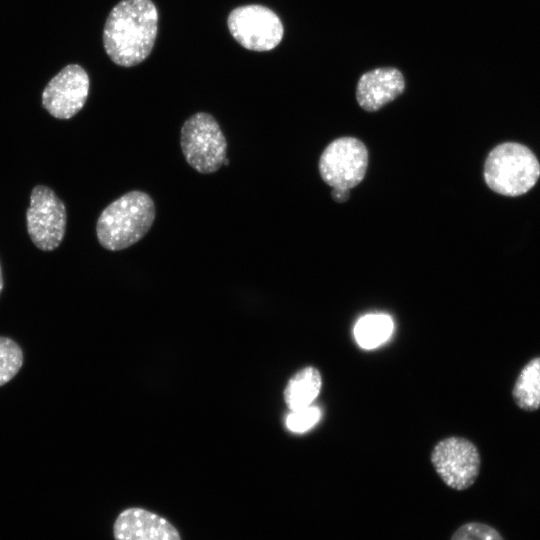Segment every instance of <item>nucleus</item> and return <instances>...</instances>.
<instances>
[{
    "label": "nucleus",
    "mask_w": 540,
    "mask_h": 540,
    "mask_svg": "<svg viewBox=\"0 0 540 540\" xmlns=\"http://www.w3.org/2000/svg\"><path fill=\"white\" fill-rule=\"evenodd\" d=\"M157 30L158 12L151 0H122L106 19L104 49L119 66L138 65L151 53Z\"/></svg>",
    "instance_id": "1"
},
{
    "label": "nucleus",
    "mask_w": 540,
    "mask_h": 540,
    "mask_svg": "<svg viewBox=\"0 0 540 540\" xmlns=\"http://www.w3.org/2000/svg\"><path fill=\"white\" fill-rule=\"evenodd\" d=\"M155 216V204L149 194L129 191L102 210L96 223L97 239L109 251L126 249L148 233Z\"/></svg>",
    "instance_id": "2"
},
{
    "label": "nucleus",
    "mask_w": 540,
    "mask_h": 540,
    "mask_svg": "<svg viewBox=\"0 0 540 540\" xmlns=\"http://www.w3.org/2000/svg\"><path fill=\"white\" fill-rule=\"evenodd\" d=\"M483 175L486 184L494 192L517 197L535 186L540 177V163L527 146L505 142L489 152Z\"/></svg>",
    "instance_id": "3"
},
{
    "label": "nucleus",
    "mask_w": 540,
    "mask_h": 540,
    "mask_svg": "<svg viewBox=\"0 0 540 540\" xmlns=\"http://www.w3.org/2000/svg\"><path fill=\"white\" fill-rule=\"evenodd\" d=\"M180 146L186 162L202 174L218 171L226 158V138L216 119L206 112H197L184 122Z\"/></svg>",
    "instance_id": "4"
},
{
    "label": "nucleus",
    "mask_w": 540,
    "mask_h": 540,
    "mask_svg": "<svg viewBox=\"0 0 540 540\" xmlns=\"http://www.w3.org/2000/svg\"><path fill=\"white\" fill-rule=\"evenodd\" d=\"M67 214L63 201L44 185L35 186L26 211L28 234L34 245L42 251H52L62 242Z\"/></svg>",
    "instance_id": "5"
},
{
    "label": "nucleus",
    "mask_w": 540,
    "mask_h": 540,
    "mask_svg": "<svg viewBox=\"0 0 540 540\" xmlns=\"http://www.w3.org/2000/svg\"><path fill=\"white\" fill-rule=\"evenodd\" d=\"M430 459L441 480L456 491L471 487L480 472L479 451L466 438L451 436L440 440L434 446Z\"/></svg>",
    "instance_id": "6"
},
{
    "label": "nucleus",
    "mask_w": 540,
    "mask_h": 540,
    "mask_svg": "<svg viewBox=\"0 0 540 540\" xmlns=\"http://www.w3.org/2000/svg\"><path fill=\"white\" fill-rule=\"evenodd\" d=\"M233 38L244 48L252 51L274 49L283 38V25L271 9L257 4L233 9L227 19Z\"/></svg>",
    "instance_id": "7"
},
{
    "label": "nucleus",
    "mask_w": 540,
    "mask_h": 540,
    "mask_svg": "<svg viewBox=\"0 0 540 540\" xmlns=\"http://www.w3.org/2000/svg\"><path fill=\"white\" fill-rule=\"evenodd\" d=\"M368 166V151L359 139L341 137L322 152L319 172L329 186L351 189L364 178Z\"/></svg>",
    "instance_id": "8"
},
{
    "label": "nucleus",
    "mask_w": 540,
    "mask_h": 540,
    "mask_svg": "<svg viewBox=\"0 0 540 540\" xmlns=\"http://www.w3.org/2000/svg\"><path fill=\"white\" fill-rule=\"evenodd\" d=\"M89 76L78 64L61 69L45 86L42 106L57 119H70L84 106L89 94Z\"/></svg>",
    "instance_id": "9"
},
{
    "label": "nucleus",
    "mask_w": 540,
    "mask_h": 540,
    "mask_svg": "<svg viewBox=\"0 0 540 540\" xmlns=\"http://www.w3.org/2000/svg\"><path fill=\"white\" fill-rule=\"evenodd\" d=\"M113 535L115 540H181L178 530L168 520L138 507L119 513Z\"/></svg>",
    "instance_id": "10"
},
{
    "label": "nucleus",
    "mask_w": 540,
    "mask_h": 540,
    "mask_svg": "<svg viewBox=\"0 0 540 540\" xmlns=\"http://www.w3.org/2000/svg\"><path fill=\"white\" fill-rule=\"evenodd\" d=\"M405 89L403 74L394 67H381L364 73L356 87L359 106L374 112L400 96Z\"/></svg>",
    "instance_id": "11"
},
{
    "label": "nucleus",
    "mask_w": 540,
    "mask_h": 540,
    "mask_svg": "<svg viewBox=\"0 0 540 540\" xmlns=\"http://www.w3.org/2000/svg\"><path fill=\"white\" fill-rule=\"evenodd\" d=\"M321 388L320 371L313 366L304 367L289 379L284 389L285 403L291 411L308 407L319 395Z\"/></svg>",
    "instance_id": "12"
},
{
    "label": "nucleus",
    "mask_w": 540,
    "mask_h": 540,
    "mask_svg": "<svg viewBox=\"0 0 540 540\" xmlns=\"http://www.w3.org/2000/svg\"><path fill=\"white\" fill-rule=\"evenodd\" d=\"M517 406L526 411L540 408V357L531 359L520 371L512 390Z\"/></svg>",
    "instance_id": "13"
},
{
    "label": "nucleus",
    "mask_w": 540,
    "mask_h": 540,
    "mask_svg": "<svg viewBox=\"0 0 540 540\" xmlns=\"http://www.w3.org/2000/svg\"><path fill=\"white\" fill-rule=\"evenodd\" d=\"M393 330L392 319L383 314H371L362 317L354 328L358 344L365 349H372L387 340Z\"/></svg>",
    "instance_id": "14"
},
{
    "label": "nucleus",
    "mask_w": 540,
    "mask_h": 540,
    "mask_svg": "<svg viewBox=\"0 0 540 540\" xmlns=\"http://www.w3.org/2000/svg\"><path fill=\"white\" fill-rule=\"evenodd\" d=\"M23 359L21 347L11 338L0 336V387L16 376Z\"/></svg>",
    "instance_id": "15"
},
{
    "label": "nucleus",
    "mask_w": 540,
    "mask_h": 540,
    "mask_svg": "<svg viewBox=\"0 0 540 540\" xmlns=\"http://www.w3.org/2000/svg\"><path fill=\"white\" fill-rule=\"evenodd\" d=\"M450 540H504V538L493 526L470 521L459 526L452 533Z\"/></svg>",
    "instance_id": "16"
},
{
    "label": "nucleus",
    "mask_w": 540,
    "mask_h": 540,
    "mask_svg": "<svg viewBox=\"0 0 540 540\" xmlns=\"http://www.w3.org/2000/svg\"><path fill=\"white\" fill-rule=\"evenodd\" d=\"M320 415V409L311 405L293 410L287 416V428L295 433H303L312 428L319 421Z\"/></svg>",
    "instance_id": "17"
},
{
    "label": "nucleus",
    "mask_w": 540,
    "mask_h": 540,
    "mask_svg": "<svg viewBox=\"0 0 540 540\" xmlns=\"http://www.w3.org/2000/svg\"><path fill=\"white\" fill-rule=\"evenodd\" d=\"M332 198L336 202H345L349 196H350V190L349 189H341V188H333L332 190Z\"/></svg>",
    "instance_id": "18"
},
{
    "label": "nucleus",
    "mask_w": 540,
    "mask_h": 540,
    "mask_svg": "<svg viewBox=\"0 0 540 540\" xmlns=\"http://www.w3.org/2000/svg\"><path fill=\"white\" fill-rule=\"evenodd\" d=\"M3 276H2V269H1V265H0V294L2 292V289H3Z\"/></svg>",
    "instance_id": "19"
},
{
    "label": "nucleus",
    "mask_w": 540,
    "mask_h": 540,
    "mask_svg": "<svg viewBox=\"0 0 540 540\" xmlns=\"http://www.w3.org/2000/svg\"><path fill=\"white\" fill-rule=\"evenodd\" d=\"M223 164H225V165H228V164H229V159L225 158V160H224V163H223Z\"/></svg>",
    "instance_id": "20"
}]
</instances>
